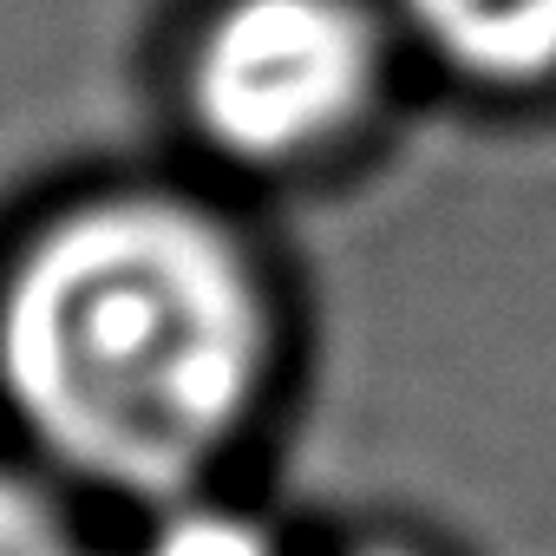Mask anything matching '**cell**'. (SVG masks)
Returning <instances> with one entry per match:
<instances>
[{
  "label": "cell",
  "mask_w": 556,
  "mask_h": 556,
  "mask_svg": "<svg viewBox=\"0 0 556 556\" xmlns=\"http://www.w3.org/2000/svg\"><path fill=\"white\" fill-rule=\"evenodd\" d=\"M262 380V282L190 203H79L8 262L0 400L99 491H190L249 426Z\"/></svg>",
  "instance_id": "obj_1"
},
{
  "label": "cell",
  "mask_w": 556,
  "mask_h": 556,
  "mask_svg": "<svg viewBox=\"0 0 556 556\" xmlns=\"http://www.w3.org/2000/svg\"><path fill=\"white\" fill-rule=\"evenodd\" d=\"M374 92L380 27L361 0H223L184 73L203 144L236 164H302L341 144Z\"/></svg>",
  "instance_id": "obj_2"
},
{
  "label": "cell",
  "mask_w": 556,
  "mask_h": 556,
  "mask_svg": "<svg viewBox=\"0 0 556 556\" xmlns=\"http://www.w3.org/2000/svg\"><path fill=\"white\" fill-rule=\"evenodd\" d=\"M406 34L452 73L517 92L556 79V0H393Z\"/></svg>",
  "instance_id": "obj_3"
},
{
  "label": "cell",
  "mask_w": 556,
  "mask_h": 556,
  "mask_svg": "<svg viewBox=\"0 0 556 556\" xmlns=\"http://www.w3.org/2000/svg\"><path fill=\"white\" fill-rule=\"evenodd\" d=\"M131 556H275V543L236 517V510H210V504H184L170 510Z\"/></svg>",
  "instance_id": "obj_4"
},
{
  "label": "cell",
  "mask_w": 556,
  "mask_h": 556,
  "mask_svg": "<svg viewBox=\"0 0 556 556\" xmlns=\"http://www.w3.org/2000/svg\"><path fill=\"white\" fill-rule=\"evenodd\" d=\"M0 556H79L73 523L8 465H0Z\"/></svg>",
  "instance_id": "obj_5"
},
{
  "label": "cell",
  "mask_w": 556,
  "mask_h": 556,
  "mask_svg": "<svg viewBox=\"0 0 556 556\" xmlns=\"http://www.w3.org/2000/svg\"><path fill=\"white\" fill-rule=\"evenodd\" d=\"M361 556H406V549H361Z\"/></svg>",
  "instance_id": "obj_6"
}]
</instances>
